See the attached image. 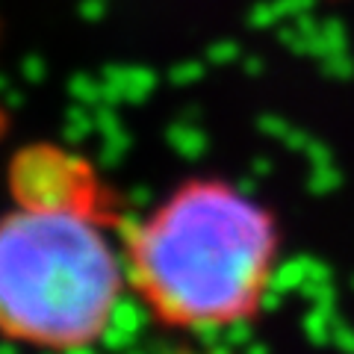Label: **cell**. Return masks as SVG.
<instances>
[{
	"label": "cell",
	"mask_w": 354,
	"mask_h": 354,
	"mask_svg": "<svg viewBox=\"0 0 354 354\" xmlns=\"http://www.w3.org/2000/svg\"><path fill=\"white\" fill-rule=\"evenodd\" d=\"M0 339L41 354L95 348L130 298L118 192L86 153L36 139L6 160Z\"/></svg>",
	"instance_id": "1"
},
{
	"label": "cell",
	"mask_w": 354,
	"mask_h": 354,
	"mask_svg": "<svg viewBox=\"0 0 354 354\" xmlns=\"http://www.w3.org/2000/svg\"><path fill=\"white\" fill-rule=\"evenodd\" d=\"M130 298L157 325L209 337L254 322L283 260L278 213L239 183L192 174L121 230Z\"/></svg>",
	"instance_id": "2"
},
{
	"label": "cell",
	"mask_w": 354,
	"mask_h": 354,
	"mask_svg": "<svg viewBox=\"0 0 354 354\" xmlns=\"http://www.w3.org/2000/svg\"><path fill=\"white\" fill-rule=\"evenodd\" d=\"M0 39H3V21H0ZM9 130H12V113H9V106L0 101V142L9 136Z\"/></svg>",
	"instance_id": "3"
}]
</instances>
